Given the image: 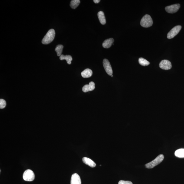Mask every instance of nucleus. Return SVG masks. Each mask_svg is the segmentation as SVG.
I'll list each match as a JSON object with an SVG mask.
<instances>
[{
	"instance_id": "1",
	"label": "nucleus",
	"mask_w": 184,
	"mask_h": 184,
	"mask_svg": "<svg viewBox=\"0 0 184 184\" xmlns=\"http://www.w3.org/2000/svg\"><path fill=\"white\" fill-rule=\"evenodd\" d=\"M55 32L53 29H51L47 32L42 41V44H47L52 42L55 38Z\"/></svg>"
},
{
	"instance_id": "2",
	"label": "nucleus",
	"mask_w": 184,
	"mask_h": 184,
	"mask_svg": "<svg viewBox=\"0 0 184 184\" xmlns=\"http://www.w3.org/2000/svg\"><path fill=\"white\" fill-rule=\"evenodd\" d=\"M153 21L152 18L150 15L146 14L145 15L140 21V25L142 26L148 28L151 27L153 24Z\"/></svg>"
},
{
	"instance_id": "3",
	"label": "nucleus",
	"mask_w": 184,
	"mask_h": 184,
	"mask_svg": "<svg viewBox=\"0 0 184 184\" xmlns=\"http://www.w3.org/2000/svg\"><path fill=\"white\" fill-rule=\"evenodd\" d=\"M164 156L163 155H160L156 158L149 163L146 164V168H152L158 165L163 161Z\"/></svg>"
},
{
	"instance_id": "4",
	"label": "nucleus",
	"mask_w": 184,
	"mask_h": 184,
	"mask_svg": "<svg viewBox=\"0 0 184 184\" xmlns=\"http://www.w3.org/2000/svg\"><path fill=\"white\" fill-rule=\"evenodd\" d=\"M35 178L34 173L31 170H27L25 171L23 174V178L25 181H32Z\"/></svg>"
},
{
	"instance_id": "5",
	"label": "nucleus",
	"mask_w": 184,
	"mask_h": 184,
	"mask_svg": "<svg viewBox=\"0 0 184 184\" xmlns=\"http://www.w3.org/2000/svg\"><path fill=\"white\" fill-rule=\"evenodd\" d=\"M182 28L181 26L178 25L173 28L169 32L167 35V38L168 39H171L174 38L178 34Z\"/></svg>"
},
{
	"instance_id": "6",
	"label": "nucleus",
	"mask_w": 184,
	"mask_h": 184,
	"mask_svg": "<svg viewBox=\"0 0 184 184\" xmlns=\"http://www.w3.org/2000/svg\"><path fill=\"white\" fill-rule=\"evenodd\" d=\"M180 5L179 4H174L166 6L165 8L166 11L170 14H174L178 11L180 8Z\"/></svg>"
},
{
	"instance_id": "7",
	"label": "nucleus",
	"mask_w": 184,
	"mask_h": 184,
	"mask_svg": "<svg viewBox=\"0 0 184 184\" xmlns=\"http://www.w3.org/2000/svg\"><path fill=\"white\" fill-rule=\"evenodd\" d=\"M103 65L105 70L107 74L110 76H111L112 74V70L111 65L110 63L109 60L105 59L103 60Z\"/></svg>"
},
{
	"instance_id": "8",
	"label": "nucleus",
	"mask_w": 184,
	"mask_h": 184,
	"mask_svg": "<svg viewBox=\"0 0 184 184\" xmlns=\"http://www.w3.org/2000/svg\"><path fill=\"white\" fill-rule=\"evenodd\" d=\"M160 68L164 70H169L171 69L172 65L171 63L167 60H162L159 64Z\"/></svg>"
},
{
	"instance_id": "9",
	"label": "nucleus",
	"mask_w": 184,
	"mask_h": 184,
	"mask_svg": "<svg viewBox=\"0 0 184 184\" xmlns=\"http://www.w3.org/2000/svg\"><path fill=\"white\" fill-rule=\"evenodd\" d=\"M71 184H81V178L77 173L74 174L71 176Z\"/></svg>"
},
{
	"instance_id": "10",
	"label": "nucleus",
	"mask_w": 184,
	"mask_h": 184,
	"mask_svg": "<svg viewBox=\"0 0 184 184\" xmlns=\"http://www.w3.org/2000/svg\"><path fill=\"white\" fill-rule=\"evenodd\" d=\"M95 84L94 82H91L89 85H86L83 86L82 90L84 92L92 91L95 89Z\"/></svg>"
},
{
	"instance_id": "11",
	"label": "nucleus",
	"mask_w": 184,
	"mask_h": 184,
	"mask_svg": "<svg viewBox=\"0 0 184 184\" xmlns=\"http://www.w3.org/2000/svg\"><path fill=\"white\" fill-rule=\"evenodd\" d=\"M114 39L113 38H110L105 40L103 43L102 46L104 48L108 49L112 46L113 44Z\"/></svg>"
},
{
	"instance_id": "12",
	"label": "nucleus",
	"mask_w": 184,
	"mask_h": 184,
	"mask_svg": "<svg viewBox=\"0 0 184 184\" xmlns=\"http://www.w3.org/2000/svg\"><path fill=\"white\" fill-rule=\"evenodd\" d=\"M83 163L89 166L91 168H95L96 166V164L92 160L89 158L84 157L82 159Z\"/></svg>"
},
{
	"instance_id": "13",
	"label": "nucleus",
	"mask_w": 184,
	"mask_h": 184,
	"mask_svg": "<svg viewBox=\"0 0 184 184\" xmlns=\"http://www.w3.org/2000/svg\"><path fill=\"white\" fill-rule=\"evenodd\" d=\"M92 75V71L89 69H87L81 73L82 76L85 78L90 77Z\"/></svg>"
},
{
	"instance_id": "14",
	"label": "nucleus",
	"mask_w": 184,
	"mask_h": 184,
	"mask_svg": "<svg viewBox=\"0 0 184 184\" xmlns=\"http://www.w3.org/2000/svg\"><path fill=\"white\" fill-rule=\"evenodd\" d=\"M98 16L100 22L102 24L105 25L106 21L104 13L103 11H100L98 13Z\"/></svg>"
},
{
	"instance_id": "15",
	"label": "nucleus",
	"mask_w": 184,
	"mask_h": 184,
	"mask_svg": "<svg viewBox=\"0 0 184 184\" xmlns=\"http://www.w3.org/2000/svg\"><path fill=\"white\" fill-rule=\"evenodd\" d=\"M59 58L60 60H66L67 63L69 64H71V61L72 60V56L69 55H62L60 56Z\"/></svg>"
},
{
	"instance_id": "16",
	"label": "nucleus",
	"mask_w": 184,
	"mask_h": 184,
	"mask_svg": "<svg viewBox=\"0 0 184 184\" xmlns=\"http://www.w3.org/2000/svg\"><path fill=\"white\" fill-rule=\"evenodd\" d=\"M175 154L176 157L180 158H184V149H180L175 151Z\"/></svg>"
},
{
	"instance_id": "17",
	"label": "nucleus",
	"mask_w": 184,
	"mask_h": 184,
	"mask_svg": "<svg viewBox=\"0 0 184 184\" xmlns=\"http://www.w3.org/2000/svg\"><path fill=\"white\" fill-rule=\"evenodd\" d=\"M80 3L79 0H72L71 1L70 6L73 9H75L79 6Z\"/></svg>"
},
{
	"instance_id": "18",
	"label": "nucleus",
	"mask_w": 184,
	"mask_h": 184,
	"mask_svg": "<svg viewBox=\"0 0 184 184\" xmlns=\"http://www.w3.org/2000/svg\"><path fill=\"white\" fill-rule=\"evenodd\" d=\"M63 48V45H58L56 47L55 51L57 53V55L58 56H60L62 55Z\"/></svg>"
},
{
	"instance_id": "19",
	"label": "nucleus",
	"mask_w": 184,
	"mask_h": 184,
	"mask_svg": "<svg viewBox=\"0 0 184 184\" xmlns=\"http://www.w3.org/2000/svg\"><path fill=\"white\" fill-rule=\"evenodd\" d=\"M138 62L141 65L144 66H148L150 64V62L144 58H140L138 59Z\"/></svg>"
},
{
	"instance_id": "20",
	"label": "nucleus",
	"mask_w": 184,
	"mask_h": 184,
	"mask_svg": "<svg viewBox=\"0 0 184 184\" xmlns=\"http://www.w3.org/2000/svg\"><path fill=\"white\" fill-rule=\"evenodd\" d=\"M6 102L5 100L3 99L0 100V108L1 109H4L6 107Z\"/></svg>"
},
{
	"instance_id": "21",
	"label": "nucleus",
	"mask_w": 184,
	"mask_h": 184,
	"mask_svg": "<svg viewBox=\"0 0 184 184\" xmlns=\"http://www.w3.org/2000/svg\"><path fill=\"white\" fill-rule=\"evenodd\" d=\"M118 184H133L131 181H128L120 180Z\"/></svg>"
},
{
	"instance_id": "22",
	"label": "nucleus",
	"mask_w": 184,
	"mask_h": 184,
	"mask_svg": "<svg viewBox=\"0 0 184 184\" xmlns=\"http://www.w3.org/2000/svg\"><path fill=\"white\" fill-rule=\"evenodd\" d=\"M94 1L95 3L98 4L100 1V0H94V1Z\"/></svg>"
},
{
	"instance_id": "23",
	"label": "nucleus",
	"mask_w": 184,
	"mask_h": 184,
	"mask_svg": "<svg viewBox=\"0 0 184 184\" xmlns=\"http://www.w3.org/2000/svg\"><path fill=\"white\" fill-rule=\"evenodd\" d=\"M111 76V77H113V75H112Z\"/></svg>"
}]
</instances>
